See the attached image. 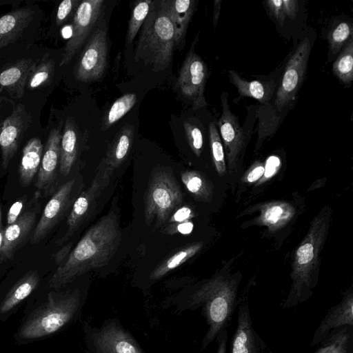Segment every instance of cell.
Masks as SVG:
<instances>
[{"label":"cell","mask_w":353,"mask_h":353,"mask_svg":"<svg viewBox=\"0 0 353 353\" xmlns=\"http://www.w3.org/2000/svg\"><path fill=\"white\" fill-rule=\"evenodd\" d=\"M121 239L119 219L111 212L88 229L66 260L58 266L49 281L50 287L59 289L87 272L106 265Z\"/></svg>","instance_id":"cell-1"},{"label":"cell","mask_w":353,"mask_h":353,"mask_svg":"<svg viewBox=\"0 0 353 353\" xmlns=\"http://www.w3.org/2000/svg\"><path fill=\"white\" fill-rule=\"evenodd\" d=\"M239 284L237 276L228 273L218 274L172 303L178 313L201 308L208 325L201 341L202 350L216 339L221 331L226 329L237 304Z\"/></svg>","instance_id":"cell-2"},{"label":"cell","mask_w":353,"mask_h":353,"mask_svg":"<svg viewBox=\"0 0 353 353\" xmlns=\"http://www.w3.org/2000/svg\"><path fill=\"white\" fill-rule=\"evenodd\" d=\"M332 211L325 206L312 220L307 232L295 250L290 273L292 284L285 307H292L310 296L316 285L320 254L326 241Z\"/></svg>","instance_id":"cell-3"},{"label":"cell","mask_w":353,"mask_h":353,"mask_svg":"<svg viewBox=\"0 0 353 353\" xmlns=\"http://www.w3.org/2000/svg\"><path fill=\"white\" fill-rule=\"evenodd\" d=\"M311 47V42L308 38H304L300 41L286 65L274 103L259 108L256 150L260 148L263 141L268 137L274 133L281 122V116L285 108L295 100L304 79Z\"/></svg>","instance_id":"cell-4"},{"label":"cell","mask_w":353,"mask_h":353,"mask_svg":"<svg viewBox=\"0 0 353 353\" xmlns=\"http://www.w3.org/2000/svg\"><path fill=\"white\" fill-rule=\"evenodd\" d=\"M174 47V29L168 14L161 1H152L137 41L135 58L155 70H164L172 63Z\"/></svg>","instance_id":"cell-5"},{"label":"cell","mask_w":353,"mask_h":353,"mask_svg":"<svg viewBox=\"0 0 353 353\" xmlns=\"http://www.w3.org/2000/svg\"><path fill=\"white\" fill-rule=\"evenodd\" d=\"M85 299L79 288L49 294L47 302L21 327L20 337L37 339L57 332L80 315Z\"/></svg>","instance_id":"cell-6"},{"label":"cell","mask_w":353,"mask_h":353,"mask_svg":"<svg viewBox=\"0 0 353 353\" xmlns=\"http://www.w3.org/2000/svg\"><path fill=\"white\" fill-rule=\"evenodd\" d=\"M183 202L182 192L173 176L164 170L154 173L145 195V223L155 221V228L163 226Z\"/></svg>","instance_id":"cell-7"},{"label":"cell","mask_w":353,"mask_h":353,"mask_svg":"<svg viewBox=\"0 0 353 353\" xmlns=\"http://www.w3.org/2000/svg\"><path fill=\"white\" fill-rule=\"evenodd\" d=\"M83 332L87 353H145L117 319H105L100 327L84 321Z\"/></svg>","instance_id":"cell-8"},{"label":"cell","mask_w":353,"mask_h":353,"mask_svg":"<svg viewBox=\"0 0 353 353\" xmlns=\"http://www.w3.org/2000/svg\"><path fill=\"white\" fill-rule=\"evenodd\" d=\"M108 49L107 26L103 21L93 31L79 59L76 79L91 82L101 78L106 68Z\"/></svg>","instance_id":"cell-9"},{"label":"cell","mask_w":353,"mask_h":353,"mask_svg":"<svg viewBox=\"0 0 353 353\" xmlns=\"http://www.w3.org/2000/svg\"><path fill=\"white\" fill-rule=\"evenodd\" d=\"M103 3V0L81 1L75 10L72 34L64 47L61 66L69 63L82 48L99 18Z\"/></svg>","instance_id":"cell-10"},{"label":"cell","mask_w":353,"mask_h":353,"mask_svg":"<svg viewBox=\"0 0 353 353\" xmlns=\"http://www.w3.org/2000/svg\"><path fill=\"white\" fill-rule=\"evenodd\" d=\"M207 74L206 65L192 48L179 72L176 86L194 110L208 105L204 95Z\"/></svg>","instance_id":"cell-11"},{"label":"cell","mask_w":353,"mask_h":353,"mask_svg":"<svg viewBox=\"0 0 353 353\" xmlns=\"http://www.w3.org/2000/svg\"><path fill=\"white\" fill-rule=\"evenodd\" d=\"M228 97L227 92H222V113L218 121V127L223 143L228 170L233 172L237 169L240 157L245 148L247 136L239 125L238 117L230 110Z\"/></svg>","instance_id":"cell-12"},{"label":"cell","mask_w":353,"mask_h":353,"mask_svg":"<svg viewBox=\"0 0 353 353\" xmlns=\"http://www.w3.org/2000/svg\"><path fill=\"white\" fill-rule=\"evenodd\" d=\"M75 181L63 183L46 205L31 239L32 243L41 241L61 220L74 201Z\"/></svg>","instance_id":"cell-13"},{"label":"cell","mask_w":353,"mask_h":353,"mask_svg":"<svg viewBox=\"0 0 353 353\" xmlns=\"http://www.w3.org/2000/svg\"><path fill=\"white\" fill-rule=\"evenodd\" d=\"M107 185L97 174L90 185L75 199L67 220L68 230L58 245L66 241L91 216L98 197Z\"/></svg>","instance_id":"cell-14"},{"label":"cell","mask_w":353,"mask_h":353,"mask_svg":"<svg viewBox=\"0 0 353 353\" xmlns=\"http://www.w3.org/2000/svg\"><path fill=\"white\" fill-rule=\"evenodd\" d=\"M61 134L57 129L50 131L42 155L35 186L46 196L55 188L57 170L60 160Z\"/></svg>","instance_id":"cell-15"},{"label":"cell","mask_w":353,"mask_h":353,"mask_svg":"<svg viewBox=\"0 0 353 353\" xmlns=\"http://www.w3.org/2000/svg\"><path fill=\"white\" fill-rule=\"evenodd\" d=\"M134 128L126 124L116 135L105 157L99 165L98 174L101 181L108 185L114 171L118 168L128 157L134 139Z\"/></svg>","instance_id":"cell-16"},{"label":"cell","mask_w":353,"mask_h":353,"mask_svg":"<svg viewBox=\"0 0 353 353\" xmlns=\"http://www.w3.org/2000/svg\"><path fill=\"white\" fill-rule=\"evenodd\" d=\"M353 325V292L352 288L343 299L332 307L314 332L311 345L325 340L334 330L342 326Z\"/></svg>","instance_id":"cell-17"},{"label":"cell","mask_w":353,"mask_h":353,"mask_svg":"<svg viewBox=\"0 0 353 353\" xmlns=\"http://www.w3.org/2000/svg\"><path fill=\"white\" fill-rule=\"evenodd\" d=\"M25 113L21 106H17L3 123L0 130V147L2 167L6 169L15 154L24 132Z\"/></svg>","instance_id":"cell-18"},{"label":"cell","mask_w":353,"mask_h":353,"mask_svg":"<svg viewBox=\"0 0 353 353\" xmlns=\"http://www.w3.org/2000/svg\"><path fill=\"white\" fill-rule=\"evenodd\" d=\"M230 353H261L257 336L252 327L247 302L239 307L236 327L231 341Z\"/></svg>","instance_id":"cell-19"},{"label":"cell","mask_w":353,"mask_h":353,"mask_svg":"<svg viewBox=\"0 0 353 353\" xmlns=\"http://www.w3.org/2000/svg\"><path fill=\"white\" fill-rule=\"evenodd\" d=\"M37 210L30 209L23 212L12 223L7 225L3 233V245L1 259H11L21 243L26 239L32 230Z\"/></svg>","instance_id":"cell-20"},{"label":"cell","mask_w":353,"mask_h":353,"mask_svg":"<svg viewBox=\"0 0 353 353\" xmlns=\"http://www.w3.org/2000/svg\"><path fill=\"white\" fill-rule=\"evenodd\" d=\"M161 3L173 26L175 47L181 49L184 45L196 2L194 0H163Z\"/></svg>","instance_id":"cell-21"},{"label":"cell","mask_w":353,"mask_h":353,"mask_svg":"<svg viewBox=\"0 0 353 353\" xmlns=\"http://www.w3.org/2000/svg\"><path fill=\"white\" fill-rule=\"evenodd\" d=\"M228 73L230 82L236 86L241 97L254 98L259 101L261 107L270 103L275 90L274 83L247 81L233 70Z\"/></svg>","instance_id":"cell-22"},{"label":"cell","mask_w":353,"mask_h":353,"mask_svg":"<svg viewBox=\"0 0 353 353\" xmlns=\"http://www.w3.org/2000/svg\"><path fill=\"white\" fill-rule=\"evenodd\" d=\"M43 146L38 137L31 139L24 146L19 168V182L22 187L30 185L38 172Z\"/></svg>","instance_id":"cell-23"},{"label":"cell","mask_w":353,"mask_h":353,"mask_svg":"<svg viewBox=\"0 0 353 353\" xmlns=\"http://www.w3.org/2000/svg\"><path fill=\"white\" fill-rule=\"evenodd\" d=\"M33 11L21 8L0 17V49L13 42L28 25Z\"/></svg>","instance_id":"cell-24"},{"label":"cell","mask_w":353,"mask_h":353,"mask_svg":"<svg viewBox=\"0 0 353 353\" xmlns=\"http://www.w3.org/2000/svg\"><path fill=\"white\" fill-rule=\"evenodd\" d=\"M294 207L285 201H273L263 204L261 214L255 223L265 225L271 231L283 228L294 216Z\"/></svg>","instance_id":"cell-25"},{"label":"cell","mask_w":353,"mask_h":353,"mask_svg":"<svg viewBox=\"0 0 353 353\" xmlns=\"http://www.w3.org/2000/svg\"><path fill=\"white\" fill-rule=\"evenodd\" d=\"M35 68L31 60H22L0 73V85L17 97L23 95L27 79Z\"/></svg>","instance_id":"cell-26"},{"label":"cell","mask_w":353,"mask_h":353,"mask_svg":"<svg viewBox=\"0 0 353 353\" xmlns=\"http://www.w3.org/2000/svg\"><path fill=\"white\" fill-rule=\"evenodd\" d=\"M40 278L35 270L27 272L9 291L3 301L0 312L6 313L28 297L39 283Z\"/></svg>","instance_id":"cell-27"},{"label":"cell","mask_w":353,"mask_h":353,"mask_svg":"<svg viewBox=\"0 0 353 353\" xmlns=\"http://www.w3.org/2000/svg\"><path fill=\"white\" fill-rule=\"evenodd\" d=\"M77 153V135L74 124L69 119L65 121L60 145V172L68 175L76 160Z\"/></svg>","instance_id":"cell-28"},{"label":"cell","mask_w":353,"mask_h":353,"mask_svg":"<svg viewBox=\"0 0 353 353\" xmlns=\"http://www.w3.org/2000/svg\"><path fill=\"white\" fill-rule=\"evenodd\" d=\"M203 248L201 242L193 243L183 248L156 267L150 273L149 279L156 281L168 273L186 262L196 254Z\"/></svg>","instance_id":"cell-29"},{"label":"cell","mask_w":353,"mask_h":353,"mask_svg":"<svg viewBox=\"0 0 353 353\" xmlns=\"http://www.w3.org/2000/svg\"><path fill=\"white\" fill-rule=\"evenodd\" d=\"M181 179L186 189L198 200L207 202L212 199V188L205 176L198 171L183 172Z\"/></svg>","instance_id":"cell-30"},{"label":"cell","mask_w":353,"mask_h":353,"mask_svg":"<svg viewBox=\"0 0 353 353\" xmlns=\"http://www.w3.org/2000/svg\"><path fill=\"white\" fill-rule=\"evenodd\" d=\"M332 70L336 77L344 83H350L353 79V39L350 38L342 52L332 65Z\"/></svg>","instance_id":"cell-31"},{"label":"cell","mask_w":353,"mask_h":353,"mask_svg":"<svg viewBox=\"0 0 353 353\" xmlns=\"http://www.w3.org/2000/svg\"><path fill=\"white\" fill-rule=\"evenodd\" d=\"M137 101L134 93H127L118 98L112 105L104 121V127L110 128L113 123L123 117Z\"/></svg>","instance_id":"cell-32"},{"label":"cell","mask_w":353,"mask_h":353,"mask_svg":"<svg viewBox=\"0 0 353 353\" xmlns=\"http://www.w3.org/2000/svg\"><path fill=\"white\" fill-rule=\"evenodd\" d=\"M209 134L213 162L217 173L223 176L227 171L225 152L218 130L213 122L209 125Z\"/></svg>","instance_id":"cell-33"},{"label":"cell","mask_w":353,"mask_h":353,"mask_svg":"<svg viewBox=\"0 0 353 353\" xmlns=\"http://www.w3.org/2000/svg\"><path fill=\"white\" fill-rule=\"evenodd\" d=\"M152 1L145 0L139 1L134 6L131 19L129 22L126 41L132 42L137 35L139 30L145 21L151 6Z\"/></svg>","instance_id":"cell-34"},{"label":"cell","mask_w":353,"mask_h":353,"mask_svg":"<svg viewBox=\"0 0 353 353\" xmlns=\"http://www.w3.org/2000/svg\"><path fill=\"white\" fill-rule=\"evenodd\" d=\"M350 340V332L345 326L329 338L316 353H347Z\"/></svg>","instance_id":"cell-35"},{"label":"cell","mask_w":353,"mask_h":353,"mask_svg":"<svg viewBox=\"0 0 353 353\" xmlns=\"http://www.w3.org/2000/svg\"><path fill=\"white\" fill-rule=\"evenodd\" d=\"M352 37V25L347 22H341L328 34L327 39L330 50L336 54Z\"/></svg>","instance_id":"cell-36"},{"label":"cell","mask_w":353,"mask_h":353,"mask_svg":"<svg viewBox=\"0 0 353 353\" xmlns=\"http://www.w3.org/2000/svg\"><path fill=\"white\" fill-rule=\"evenodd\" d=\"M52 70L53 64L51 60L42 61L30 73L28 88L34 89L44 84L49 79Z\"/></svg>","instance_id":"cell-37"},{"label":"cell","mask_w":353,"mask_h":353,"mask_svg":"<svg viewBox=\"0 0 353 353\" xmlns=\"http://www.w3.org/2000/svg\"><path fill=\"white\" fill-rule=\"evenodd\" d=\"M184 129L190 148L196 157H199L203 145V138L201 130L195 125L184 122Z\"/></svg>","instance_id":"cell-38"},{"label":"cell","mask_w":353,"mask_h":353,"mask_svg":"<svg viewBox=\"0 0 353 353\" xmlns=\"http://www.w3.org/2000/svg\"><path fill=\"white\" fill-rule=\"evenodd\" d=\"M81 3L78 0H64L61 1L58 7L56 21L58 25H61L68 18L72 12L77 10Z\"/></svg>","instance_id":"cell-39"},{"label":"cell","mask_w":353,"mask_h":353,"mask_svg":"<svg viewBox=\"0 0 353 353\" xmlns=\"http://www.w3.org/2000/svg\"><path fill=\"white\" fill-rule=\"evenodd\" d=\"M265 3L279 24L283 26L286 17L283 10L282 0H270Z\"/></svg>","instance_id":"cell-40"},{"label":"cell","mask_w":353,"mask_h":353,"mask_svg":"<svg viewBox=\"0 0 353 353\" xmlns=\"http://www.w3.org/2000/svg\"><path fill=\"white\" fill-rule=\"evenodd\" d=\"M193 216L192 209L188 206H183L172 214L169 219V223L175 224L187 221L192 219Z\"/></svg>","instance_id":"cell-41"},{"label":"cell","mask_w":353,"mask_h":353,"mask_svg":"<svg viewBox=\"0 0 353 353\" xmlns=\"http://www.w3.org/2000/svg\"><path fill=\"white\" fill-rule=\"evenodd\" d=\"M193 223L190 221H184L182 223H179L176 225H171L166 228L165 230V232L167 234H175L176 232L180 233L181 234H189L192 232L193 230Z\"/></svg>","instance_id":"cell-42"},{"label":"cell","mask_w":353,"mask_h":353,"mask_svg":"<svg viewBox=\"0 0 353 353\" xmlns=\"http://www.w3.org/2000/svg\"><path fill=\"white\" fill-rule=\"evenodd\" d=\"M24 201V198L18 200L10 207L7 216V225L14 223L21 216Z\"/></svg>","instance_id":"cell-43"},{"label":"cell","mask_w":353,"mask_h":353,"mask_svg":"<svg viewBox=\"0 0 353 353\" xmlns=\"http://www.w3.org/2000/svg\"><path fill=\"white\" fill-rule=\"evenodd\" d=\"M282 6L284 14L286 17L295 18L298 10V1L296 0H282Z\"/></svg>","instance_id":"cell-44"},{"label":"cell","mask_w":353,"mask_h":353,"mask_svg":"<svg viewBox=\"0 0 353 353\" xmlns=\"http://www.w3.org/2000/svg\"><path fill=\"white\" fill-rule=\"evenodd\" d=\"M265 168L259 163L254 166V168L250 170L248 174L246 175L245 181L250 183L255 182L258 181L264 174Z\"/></svg>","instance_id":"cell-45"},{"label":"cell","mask_w":353,"mask_h":353,"mask_svg":"<svg viewBox=\"0 0 353 353\" xmlns=\"http://www.w3.org/2000/svg\"><path fill=\"white\" fill-rule=\"evenodd\" d=\"M280 164L279 159L276 157H270L266 163L264 174L267 177H270L274 174Z\"/></svg>","instance_id":"cell-46"},{"label":"cell","mask_w":353,"mask_h":353,"mask_svg":"<svg viewBox=\"0 0 353 353\" xmlns=\"http://www.w3.org/2000/svg\"><path fill=\"white\" fill-rule=\"evenodd\" d=\"M217 350L216 353H226V345L228 340V330H223L218 334L217 337Z\"/></svg>","instance_id":"cell-47"},{"label":"cell","mask_w":353,"mask_h":353,"mask_svg":"<svg viewBox=\"0 0 353 353\" xmlns=\"http://www.w3.org/2000/svg\"><path fill=\"white\" fill-rule=\"evenodd\" d=\"M221 2H222L221 0L214 1L212 21H213V26L214 28L216 26L218 20L219 19Z\"/></svg>","instance_id":"cell-48"},{"label":"cell","mask_w":353,"mask_h":353,"mask_svg":"<svg viewBox=\"0 0 353 353\" xmlns=\"http://www.w3.org/2000/svg\"><path fill=\"white\" fill-rule=\"evenodd\" d=\"M3 233H4V229L2 226L0 227V259H1V251L3 245Z\"/></svg>","instance_id":"cell-49"},{"label":"cell","mask_w":353,"mask_h":353,"mask_svg":"<svg viewBox=\"0 0 353 353\" xmlns=\"http://www.w3.org/2000/svg\"><path fill=\"white\" fill-rule=\"evenodd\" d=\"M1 205H0V227L1 226Z\"/></svg>","instance_id":"cell-50"}]
</instances>
